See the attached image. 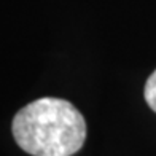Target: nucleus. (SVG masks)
<instances>
[{
	"label": "nucleus",
	"instance_id": "obj_1",
	"mask_svg": "<svg viewBox=\"0 0 156 156\" xmlns=\"http://www.w3.org/2000/svg\"><path fill=\"white\" fill-rule=\"evenodd\" d=\"M13 137L32 156H72L86 139V123L70 102L41 97L21 108L11 124Z\"/></svg>",
	"mask_w": 156,
	"mask_h": 156
},
{
	"label": "nucleus",
	"instance_id": "obj_2",
	"mask_svg": "<svg viewBox=\"0 0 156 156\" xmlns=\"http://www.w3.org/2000/svg\"><path fill=\"white\" fill-rule=\"evenodd\" d=\"M145 101L150 105V108L153 112H156V70L150 75V78L147 80L145 84Z\"/></svg>",
	"mask_w": 156,
	"mask_h": 156
}]
</instances>
